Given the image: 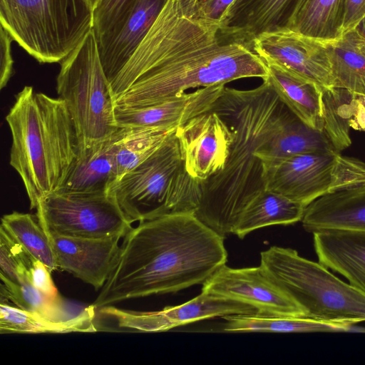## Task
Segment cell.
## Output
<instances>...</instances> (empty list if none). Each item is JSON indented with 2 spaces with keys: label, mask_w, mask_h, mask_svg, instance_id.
<instances>
[{
  "label": "cell",
  "mask_w": 365,
  "mask_h": 365,
  "mask_svg": "<svg viewBox=\"0 0 365 365\" xmlns=\"http://www.w3.org/2000/svg\"><path fill=\"white\" fill-rule=\"evenodd\" d=\"M14 41L9 32L0 26V88L3 89L13 74L14 60L11 43Z\"/></svg>",
  "instance_id": "36"
},
{
  "label": "cell",
  "mask_w": 365,
  "mask_h": 365,
  "mask_svg": "<svg viewBox=\"0 0 365 365\" xmlns=\"http://www.w3.org/2000/svg\"><path fill=\"white\" fill-rule=\"evenodd\" d=\"M185 167L202 182L222 170L226 163L233 133L226 121L210 109L175 130Z\"/></svg>",
  "instance_id": "12"
},
{
  "label": "cell",
  "mask_w": 365,
  "mask_h": 365,
  "mask_svg": "<svg viewBox=\"0 0 365 365\" xmlns=\"http://www.w3.org/2000/svg\"><path fill=\"white\" fill-rule=\"evenodd\" d=\"M224 240L194 213L140 222L123 237L117 264L93 305L105 307L203 284L227 262Z\"/></svg>",
  "instance_id": "2"
},
{
  "label": "cell",
  "mask_w": 365,
  "mask_h": 365,
  "mask_svg": "<svg viewBox=\"0 0 365 365\" xmlns=\"http://www.w3.org/2000/svg\"><path fill=\"white\" fill-rule=\"evenodd\" d=\"M0 24L41 63H61L93 29L87 0H0Z\"/></svg>",
  "instance_id": "7"
},
{
  "label": "cell",
  "mask_w": 365,
  "mask_h": 365,
  "mask_svg": "<svg viewBox=\"0 0 365 365\" xmlns=\"http://www.w3.org/2000/svg\"><path fill=\"white\" fill-rule=\"evenodd\" d=\"M225 85L204 87L160 104L141 108L115 107L118 128H177L190 118L210 110Z\"/></svg>",
  "instance_id": "15"
},
{
  "label": "cell",
  "mask_w": 365,
  "mask_h": 365,
  "mask_svg": "<svg viewBox=\"0 0 365 365\" xmlns=\"http://www.w3.org/2000/svg\"><path fill=\"white\" fill-rule=\"evenodd\" d=\"M267 80L284 105L309 127L324 129L322 86L275 63H266Z\"/></svg>",
  "instance_id": "22"
},
{
  "label": "cell",
  "mask_w": 365,
  "mask_h": 365,
  "mask_svg": "<svg viewBox=\"0 0 365 365\" xmlns=\"http://www.w3.org/2000/svg\"><path fill=\"white\" fill-rule=\"evenodd\" d=\"M355 96L346 89L322 87L323 131L339 153L351 143L349 128L355 113Z\"/></svg>",
  "instance_id": "29"
},
{
  "label": "cell",
  "mask_w": 365,
  "mask_h": 365,
  "mask_svg": "<svg viewBox=\"0 0 365 365\" xmlns=\"http://www.w3.org/2000/svg\"><path fill=\"white\" fill-rule=\"evenodd\" d=\"M356 37L360 50L365 54V38L363 37L356 29Z\"/></svg>",
  "instance_id": "40"
},
{
  "label": "cell",
  "mask_w": 365,
  "mask_h": 365,
  "mask_svg": "<svg viewBox=\"0 0 365 365\" xmlns=\"http://www.w3.org/2000/svg\"><path fill=\"white\" fill-rule=\"evenodd\" d=\"M202 292L247 304L262 314L304 317L261 265L231 268L225 264L203 284Z\"/></svg>",
  "instance_id": "11"
},
{
  "label": "cell",
  "mask_w": 365,
  "mask_h": 365,
  "mask_svg": "<svg viewBox=\"0 0 365 365\" xmlns=\"http://www.w3.org/2000/svg\"><path fill=\"white\" fill-rule=\"evenodd\" d=\"M265 189L305 207L320 197L365 183V163L336 150L262 161Z\"/></svg>",
  "instance_id": "9"
},
{
  "label": "cell",
  "mask_w": 365,
  "mask_h": 365,
  "mask_svg": "<svg viewBox=\"0 0 365 365\" xmlns=\"http://www.w3.org/2000/svg\"><path fill=\"white\" fill-rule=\"evenodd\" d=\"M136 0H100L93 11V30L98 45L112 37L132 10Z\"/></svg>",
  "instance_id": "34"
},
{
  "label": "cell",
  "mask_w": 365,
  "mask_h": 365,
  "mask_svg": "<svg viewBox=\"0 0 365 365\" xmlns=\"http://www.w3.org/2000/svg\"><path fill=\"white\" fill-rule=\"evenodd\" d=\"M197 0H167L134 53L109 82L115 105L160 104L189 88L269 76L252 46L201 15Z\"/></svg>",
  "instance_id": "1"
},
{
  "label": "cell",
  "mask_w": 365,
  "mask_h": 365,
  "mask_svg": "<svg viewBox=\"0 0 365 365\" xmlns=\"http://www.w3.org/2000/svg\"><path fill=\"white\" fill-rule=\"evenodd\" d=\"M124 128L90 148L78 150L67 175L56 191L64 193L108 192L117 181L116 153Z\"/></svg>",
  "instance_id": "17"
},
{
  "label": "cell",
  "mask_w": 365,
  "mask_h": 365,
  "mask_svg": "<svg viewBox=\"0 0 365 365\" xmlns=\"http://www.w3.org/2000/svg\"><path fill=\"white\" fill-rule=\"evenodd\" d=\"M302 0H235L220 21L221 30L252 46L258 36L288 29Z\"/></svg>",
  "instance_id": "16"
},
{
  "label": "cell",
  "mask_w": 365,
  "mask_h": 365,
  "mask_svg": "<svg viewBox=\"0 0 365 365\" xmlns=\"http://www.w3.org/2000/svg\"><path fill=\"white\" fill-rule=\"evenodd\" d=\"M222 330L227 332H340L355 331L354 324L329 322L304 317L262 313L230 314L222 317Z\"/></svg>",
  "instance_id": "23"
},
{
  "label": "cell",
  "mask_w": 365,
  "mask_h": 365,
  "mask_svg": "<svg viewBox=\"0 0 365 365\" xmlns=\"http://www.w3.org/2000/svg\"><path fill=\"white\" fill-rule=\"evenodd\" d=\"M56 90L73 122L78 150L110 138L118 129L115 101L92 29L61 62Z\"/></svg>",
  "instance_id": "8"
},
{
  "label": "cell",
  "mask_w": 365,
  "mask_h": 365,
  "mask_svg": "<svg viewBox=\"0 0 365 365\" xmlns=\"http://www.w3.org/2000/svg\"><path fill=\"white\" fill-rule=\"evenodd\" d=\"M51 271L41 261L34 258L30 282L43 294L54 298L61 297L51 276Z\"/></svg>",
  "instance_id": "35"
},
{
  "label": "cell",
  "mask_w": 365,
  "mask_h": 365,
  "mask_svg": "<svg viewBox=\"0 0 365 365\" xmlns=\"http://www.w3.org/2000/svg\"><path fill=\"white\" fill-rule=\"evenodd\" d=\"M95 308L94 305H92L71 318L55 321L1 302L0 332L1 334L95 332L97 331L93 324Z\"/></svg>",
  "instance_id": "24"
},
{
  "label": "cell",
  "mask_w": 365,
  "mask_h": 365,
  "mask_svg": "<svg viewBox=\"0 0 365 365\" xmlns=\"http://www.w3.org/2000/svg\"><path fill=\"white\" fill-rule=\"evenodd\" d=\"M260 265L304 317L349 324L365 322V295L319 262L293 249L272 246L260 253Z\"/></svg>",
  "instance_id": "6"
},
{
  "label": "cell",
  "mask_w": 365,
  "mask_h": 365,
  "mask_svg": "<svg viewBox=\"0 0 365 365\" xmlns=\"http://www.w3.org/2000/svg\"><path fill=\"white\" fill-rule=\"evenodd\" d=\"M305 207L282 195L264 190L242 212L233 234L243 239L250 232L273 225H291L302 220Z\"/></svg>",
  "instance_id": "26"
},
{
  "label": "cell",
  "mask_w": 365,
  "mask_h": 365,
  "mask_svg": "<svg viewBox=\"0 0 365 365\" xmlns=\"http://www.w3.org/2000/svg\"><path fill=\"white\" fill-rule=\"evenodd\" d=\"M36 209L38 222L49 234L84 238H123L131 224L110 192H54Z\"/></svg>",
  "instance_id": "10"
},
{
  "label": "cell",
  "mask_w": 365,
  "mask_h": 365,
  "mask_svg": "<svg viewBox=\"0 0 365 365\" xmlns=\"http://www.w3.org/2000/svg\"><path fill=\"white\" fill-rule=\"evenodd\" d=\"M235 0H197V9L201 15L210 20L220 21Z\"/></svg>",
  "instance_id": "38"
},
{
  "label": "cell",
  "mask_w": 365,
  "mask_h": 365,
  "mask_svg": "<svg viewBox=\"0 0 365 365\" xmlns=\"http://www.w3.org/2000/svg\"><path fill=\"white\" fill-rule=\"evenodd\" d=\"M313 235L319 262L365 295V232L325 230Z\"/></svg>",
  "instance_id": "21"
},
{
  "label": "cell",
  "mask_w": 365,
  "mask_h": 365,
  "mask_svg": "<svg viewBox=\"0 0 365 365\" xmlns=\"http://www.w3.org/2000/svg\"><path fill=\"white\" fill-rule=\"evenodd\" d=\"M1 225L51 272L58 269L48 236L36 215L14 211L1 217Z\"/></svg>",
  "instance_id": "30"
},
{
  "label": "cell",
  "mask_w": 365,
  "mask_h": 365,
  "mask_svg": "<svg viewBox=\"0 0 365 365\" xmlns=\"http://www.w3.org/2000/svg\"><path fill=\"white\" fill-rule=\"evenodd\" d=\"M336 150L324 131L313 129L292 113L275 135L257 153L262 161L303 153Z\"/></svg>",
  "instance_id": "27"
},
{
  "label": "cell",
  "mask_w": 365,
  "mask_h": 365,
  "mask_svg": "<svg viewBox=\"0 0 365 365\" xmlns=\"http://www.w3.org/2000/svg\"><path fill=\"white\" fill-rule=\"evenodd\" d=\"M123 128V135L116 153L117 181L152 155L176 129Z\"/></svg>",
  "instance_id": "31"
},
{
  "label": "cell",
  "mask_w": 365,
  "mask_h": 365,
  "mask_svg": "<svg viewBox=\"0 0 365 365\" xmlns=\"http://www.w3.org/2000/svg\"><path fill=\"white\" fill-rule=\"evenodd\" d=\"M1 299L9 300L17 307L55 321L66 320L76 315L70 314L61 297H49L36 289L28 279L14 283L1 278Z\"/></svg>",
  "instance_id": "32"
},
{
  "label": "cell",
  "mask_w": 365,
  "mask_h": 365,
  "mask_svg": "<svg viewBox=\"0 0 365 365\" xmlns=\"http://www.w3.org/2000/svg\"><path fill=\"white\" fill-rule=\"evenodd\" d=\"M34 258L12 235L0 227V277L14 283L30 281Z\"/></svg>",
  "instance_id": "33"
},
{
  "label": "cell",
  "mask_w": 365,
  "mask_h": 365,
  "mask_svg": "<svg viewBox=\"0 0 365 365\" xmlns=\"http://www.w3.org/2000/svg\"><path fill=\"white\" fill-rule=\"evenodd\" d=\"M301 222L312 234L325 230L365 232V183L320 197L306 207Z\"/></svg>",
  "instance_id": "19"
},
{
  "label": "cell",
  "mask_w": 365,
  "mask_h": 365,
  "mask_svg": "<svg viewBox=\"0 0 365 365\" xmlns=\"http://www.w3.org/2000/svg\"><path fill=\"white\" fill-rule=\"evenodd\" d=\"M58 269L96 289L103 287L119 258L121 238H84L46 232Z\"/></svg>",
  "instance_id": "14"
},
{
  "label": "cell",
  "mask_w": 365,
  "mask_h": 365,
  "mask_svg": "<svg viewBox=\"0 0 365 365\" xmlns=\"http://www.w3.org/2000/svg\"><path fill=\"white\" fill-rule=\"evenodd\" d=\"M6 120L12 138L9 163L34 209L63 184L78 153L76 128L62 99L29 86L16 95Z\"/></svg>",
  "instance_id": "4"
},
{
  "label": "cell",
  "mask_w": 365,
  "mask_h": 365,
  "mask_svg": "<svg viewBox=\"0 0 365 365\" xmlns=\"http://www.w3.org/2000/svg\"><path fill=\"white\" fill-rule=\"evenodd\" d=\"M167 0H136L118 31L98 46L110 82L130 59L158 18Z\"/></svg>",
  "instance_id": "20"
},
{
  "label": "cell",
  "mask_w": 365,
  "mask_h": 365,
  "mask_svg": "<svg viewBox=\"0 0 365 365\" xmlns=\"http://www.w3.org/2000/svg\"><path fill=\"white\" fill-rule=\"evenodd\" d=\"M331 87L365 96V54L360 50L356 29L329 42Z\"/></svg>",
  "instance_id": "28"
},
{
  "label": "cell",
  "mask_w": 365,
  "mask_h": 365,
  "mask_svg": "<svg viewBox=\"0 0 365 365\" xmlns=\"http://www.w3.org/2000/svg\"><path fill=\"white\" fill-rule=\"evenodd\" d=\"M87 1L93 12L97 7L100 0H87Z\"/></svg>",
  "instance_id": "41"
},
{
  "label": "cell",
  "mask_w": 365,
  "mask_h": 365,
  "mask_svg": "<svg viewBox=\"0 0 365 365\" xmlns=\"http://www.w3.org/2000/svg\"><path fill=\"white\" fill-rule=\"evenodd\" d=\"M175 130L109 191L130 223L171 212L195 213L198 207L201 182L185 169Z\"/></svg>",
  "instance_id": "5"
},
{
  "label": "cell",
  "mask_w": 365,
  "mask_h": 365,
  "mask_svg": "<svg viewBox=\"0 0 365 365\" xmlns=\"http://www.w3.org/2000/svg\"><path fill=\"white\" fill-rule=\"evenodd\" d=\"M252 48L265 63L277 64L322 87H331L329 42L285 29L258 36Z\"/></svg>",
  "instance_id": "13"
},
{
  "label": "cell",
  "mask_w": 365,
  "mask_h": 365,
  "mask_svg": "<svg viewBox=\"0 0 365 365\" xmlns=\"http://www.w3.org/2000/svg\"><path fill=\"white\" fill-rule=\"evenodd\" d=\"M345 0H302L288 29L324 41H338L343 36Z\"/></svg>",
  "instance_id": "25"
},
{
  "label": "cell",
  "mask_w": 365,
  "mask_h": 365,
  "mask_svg": "<svg viewBox=\"0 0 365 365\" xmlns=\"http://www.w3.org/2000/svg\"><path fill=\"white\" fill-rule=\"evenodd\" d=\"M259 313L250 305L201 292L182 304L163 310L135 313L133 327L143 331H163L194 322L230 314Z\"/></svg>",
  "instance_id": "18"
},
{
  "label": "cell",
  "mask_w": 365,
  "mask_h": 365,
  "mask_svg": "<svg viewBox=\"0 0 365 365\" xmlns=\"http://www.w3.org/2000/svg\"><path fill=\"white\" fill-rule=\"evenodd\" d=\"M355 101L356 108L351 128L365 130V96L356 95Z\"/></svg>",
  "instance_id": "39"
},
{
  "label": "cell",
  "mask_w": 365,
  "mask_h": 365,
  "mask_svg": "<svg viewBox=\"0 0 365 365\" xmlns=\"http://www.w3.org/2000/svg\"><path fill=\"white\" fill-rule=\"evenodd\" d=\"M234 137L224 168L201 182L195 216L225 238L247 206L265 189L263 164L257 153L292 113L267 79L258 87L238 90L225 86L212 105Z\"/></svg>",
  "instance_id": "3"
},
{
  "label": "cell",
  "mask_w": 365,
  "mask_h": 365,
  "mask_svg": "<svg viewBox=\"0 0 365 365\" xmlns=\"http://www.w3.org/2000/svg\"><path fill=\"white\" fill-rule=\"evenodd\" d=\"M365 18V0H345L344 34L356 29Z\"/></svg>",
  "instance_id": "37"
}]
</instances>
